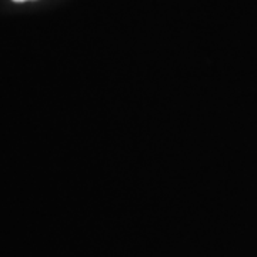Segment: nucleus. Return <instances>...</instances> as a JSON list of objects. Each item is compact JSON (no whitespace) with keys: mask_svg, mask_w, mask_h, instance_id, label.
I'll list each match as a JSON object with an SVG mask.
<instances>
[{"mask_svg":"<svg viewBox=\"0 0 257 257\" xmlns=\"http://www.w3.org/2000/svg\"><path fill=\"white\" fill-rule=\"evenodd\" d=\"M15 2H28V0H15Z\"/></svg>","mask_w":257,"mask_h":257,"instance_id":"obj_1","label":"nucleus"}]
</instances>
